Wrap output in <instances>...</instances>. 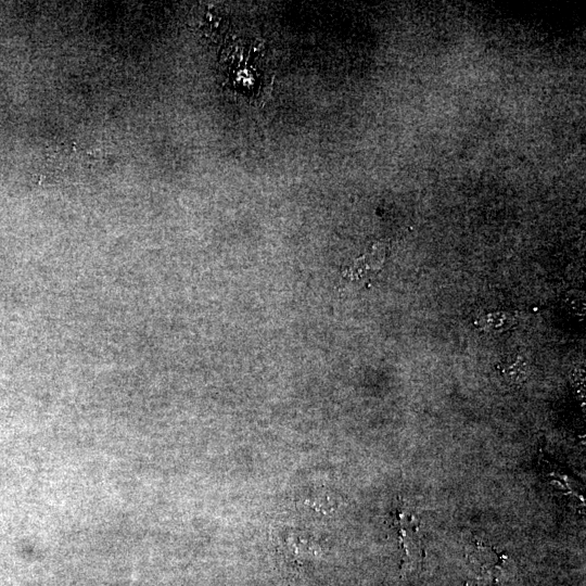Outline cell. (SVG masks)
<instances>
[{"mask_svg":"<svg viewBox=\"0 0 586 586\" xmlns=\"http://www.w3.org/2000/svg\"><path fill=\"white\" fill-rule=\"evenodd\" d=\"M384 255L385 249L382 244L378 243L368 253L354 260L352 265H348L344 269L343 276L352 280L366 278L381 268Z\"/></svg>","mask_w":586,"mask_h":586,"instance_id":"1","label":"cell"},{"mask_svg":"<svg viewBox=\"0 0 586 586\" xmlns=\"http://www.w3.org/2000/svg\"><path fill=\"white\" fill-rule=\"evenodd\" d=\"M396 520L400 527L398 528L400 544L408 553V557L415 556L413 553L418 555L420 537L416 519L410 513L399 512Z\"/></svg>","mask_w":586,"mask_h":586,"instance_id":"2","label":"cell"},{"mask_svg":"<svg viewBox=\"0 0 586 586\" xmlns=\"http://www.w3.org/2000/svg\"><path fill=\"white\" fill-rule=\"evenodd\" d=\"M468 546V557L471 562L479 564L482 570L497 568L500 557L493 547L479 539H474Z\"/></svg>","mask_w":586,"mask_h":586,"instance_id":"3","label":"cell"},{"mask_svg":"<svg viewBox=\"0 0 586 586\" xmlns=\"http://www.w3.org/2000/svg\"><path fill=\"white\" fill-rule=\"evenodd\" d=\"M499 370L504 379L511 384L524 382L528 374L527 362L519 355L502 359Z\"/></svg>","mask_w":586,"mask_h":586,"instance_id":"4","label":"cell"},{"mask_svg":"<svg viewBox=\"0 0 586 586\" xmlns=\"http://www.w3.org/2000/svg\"><path fill=\"white\" fill-rule=\"evenodd\" d=\"M513 323V317L504 311L486 314L479 320L480 328L488 332H500L510 328Z\"/></svg>","mask_w":586,"mask_h":586,"instance_id":"5","label":"cell"},{"mask_svg":"<svg viewBox=\"0 0 586 586\" xmlns=\"http://www.w3.org/2000/svg\"><path fill=\"white\" fill-rule=\"evenodd\" d=\"M572 292L573 293H571L570 297L568 298V303L571 308L581 311V308L584 309V301L582 300V294L576 291Z\"/></svg>","mask_w":586,"mask_h":586,"instance_id":"6","label":"cell"}]
</instances>
